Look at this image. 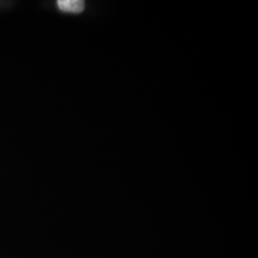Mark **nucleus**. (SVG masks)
<instances>
[{"label":"nucleus","instance_id":"1","mask_svg":"<svg viewBox=\"0 0 258 258\" xmlns=\"http://www.w3.org/2000/svg\"><path fill=\"white\" fill-rule=\"evenodd\" d=\"M57 7L60 11L71 14H80L84 10V2L81 0H58Z\"/></svg>","mask_w":258,"mask_h":258}]
</instances>
